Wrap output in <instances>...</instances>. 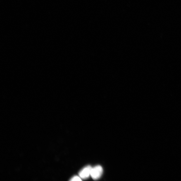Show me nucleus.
Segmentation results:
<instances>
[{
    "label": "nucleus",
    "instance_id": "1",
    "mask_svg": "<svg viewBox=\"0 0 181 181\" xmlns=\"http://www.w3.org/2000/svg\"><path fill=\"white\" fill-rule=\"evenodd\" d=\"M103 169L100 165H97L92 167L91 172V176L93 179L97 180L100 179L103 174Z\"/></svg>",
    "mask_w": 181,
    "mask_h": 181
},
{
    "label": "nucleus",
    "instance_id": "2",
    "mask_svg": "<svg viewBox=\"0 0 181 181\" xmlns=\"http://www.w3.org/2000/svg\"><path fill=\"white\" fill-rule=\"evenodd\" d=\"M92 168L91 166L90 165L86 166L80 171L79 173V176L81 179H87L91 176Z\"/></svg>",
    "mask_w": 181,
    "mask_h": 181
},
{
    "label": "nucleus",
    "instance_id": "3",
    "mask_svg": "<svg viewBox=\"0 0 181 181\" xmlns=\"http://www.w3.org/2000/svg\"><path fill=\"white\" fill-rule=\"evenodd\" d=\"M81 177L79 176H75L71 178V179L70 180V181H81Z\"/></svg>",
    "mask_w": 181,
    "mask_h": 181
}]
</instances>
